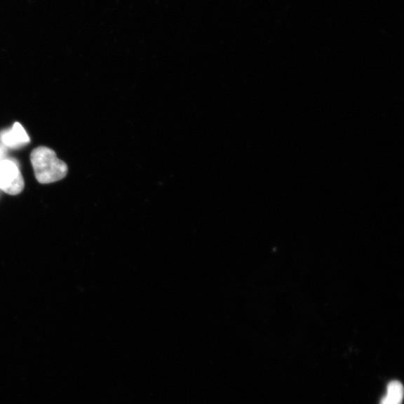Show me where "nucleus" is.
<instances>
[{
	"label": "nucleus",
	"instance_id": "f257e3e1",
	"mask_svg": "<svg viewBox=\"0 0 404 404\" xmlns=\"http://www.w3.org/2000/svg\"><path fill=\"white\" fill-rule=\"evenodd\" d=\"M30 161L37 181L42 184L59 182L69 172L67 164L58 159L55 152L44 146L32 152Z\"/></svg>",
	"mask_w": 404,
	"mask_h": 404
},
{
	"label": "nucleus",
	"instance_id": "f03ea898",
	"mask_svg": "<svg viewBox=\"0 0 404 404\" xmlns=\"http://www.w3.org/2000/svg\"><path fill=\"white\" fill-rule=\"evenodd\" d=\"M25 188V180L15 162L4 159L0 161V189L9 195H18Z\"/></svg>",
	"mask_w": 404,
	"mask_h": 404
},
{
	"label": "nucleus",
	"instance_id": "7ed1b4c3",
	"mask_svg": "<svg viewBox=\"0 0 404 404\" xmlns=\"http://www.w3.org/2000/svg\"><path fill=\"white\" fill-rule=\"evenodd\" d=\"M0 140L10 148H18L27 144L30 140L24 128L16 122L13 128L0 133Z\"/></svg>",
	"mask_w": 404,
	"mask_h": 404
},
{
	"label": "nucleus",
	"instance_id": "20e7f679",
	"mask_svg": "<svg viewBox=\"0 0 404 404\" xmlns=\"http://www.w3.org/2000/svg\"><path fill=\"white\" fill-rule=\"evenodd\" d=\"M403 399V387L399 381L390 382L387 386L386 396L382 399L380 404H402Z\"/></svg>",
	"mask_w": 404,
	"mask_h": 404
},
{
	"label": "nucleus",
	"instance_id": "39448f33",
	"mask_svg": "<svg viewBox=\"0 0 404 404\" xmlns=\"http://www.w3.org/2000/svg\"><path fill=\"white\" fill-rule=\"evenodd\" d=\"M5 154H6L5 149L3 147V146L0 145V161L4 160V157L5 156Z\"/></svg>",
	"mask_w": 404,
	"mask_h": 404
}]
</instances>
